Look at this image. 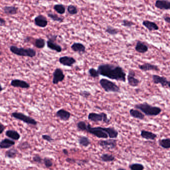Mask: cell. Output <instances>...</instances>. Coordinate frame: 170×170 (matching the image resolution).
<instances>
[{
    "label": "cell",
    "mask_w": 170,
    "mask_h": 170,
    "mask_svg": "<svg viewBox=\"0 0 170 170\" xmlns=\"http://www.w3.org/2000/svg\"><path fill=\"white\" fill-rule=\"evenodd\" d=\"M97 71L100 75L111 80L122 82L124 83L126 80L125 72L120 66L109 63L101 64L97 67Z\"/></svg>",
    "instance_id": "6da1fadb"
},
{
    "label": "cell",
    "mask_w": 170,
    "mask_h": 170,
    "mask_svg": "<svg viewBox=\"0 0 170 170\" xmlns=\"http://www.w3.org/2000/svg\"><path fill=\"white\" fill-rule=\"evenodd\" d=\"M85 131L101 139H107L109 137L115 139L118 136V131L114 127H92L89 123L87 125Z\"/></svg>",
    "instance_id": "7a4b0ae2"
},
{
    "label": "cell",
    "mask_w": 170,
    "mask_h": 170,
    "mask_svg": "<svg viewBox=\"0 0 170 170\" xmlns=\"http://www.w3.org/2000/svg\"><path fill=\"white\" fill-rule=\"evenodd\" d=\"M135 108L139 110L144 115L147 116H157L160 114L162 110L160 107L158 106H152L147 102H143L141 104H136Z\"/></svg>",
    "instance_id": "3957f363"
},
{
    "label": "cell",
    "mask_w": 170,
    "mask_h": 170,
    "mask_svg": "<svg viewBox=\"0 0 170 170\" xmlns=\"http://www.w3.org/2000/svg\"><path fill=\"white\" fill-rule=\"evenodd\" d=\"M11 52L19 56L35 57L36 55V51L33 48L18 47L16 46L12 45L10 47Z\"/></svg>",
    "instance_id": "277c9868"
},
{
    "label": "cell",
    "mask_w": 170,
    "mask_h": 170,
    "mask_svg": "<svg viewBox=\"0 0 170 170\" xmlns=\"http://www.w3.org/2000/svg\"><path fill=\"white\" fill-rule=\"evenodd\" d=\"M99 83H100V86L106 92H115V93L120 92V87L118 86L116 83L111 81L102 78L100 80Z\"/></svg>",
    "instance_id": "5b68a950"
},
{
    "label": "cell",
    "mask_w": 170,
    "mask_h": 170,
    "mask_svg": "<svg viewBox=\"0 0 170 170\" xmlns=\"http://www.w3.org/2000/svg\"><path fill=\"white\" fill-rule=\"evenodd\" d=\"M87 120L92 122H102L106 124H109L110 122V120L108 118L107 114L105 112L100 113L90 112L87 116Z\"/></svg>",
    "instance_id": "8992f818"
},
{
    "label": "cell",
    "mask_w": 170,
    "mask_h": 170,
    "mask_svg": "<svg viewBox=\"0 0 170 170\" xmlns=\"http://www.w3.org/2000/svg\"><path fill=\"white\" fill-rule=\"evenodd\" d=\"M11 116L12 117L16 118L17 120L21 121L27 125L36 126L38 123L37 121L35 120L34 118H32L30 116H26L22 112L15 111L12 113Z\"/></svg>",
    "instance_id": "52a82bcc"
},
{
    "label": "cell",
    "mask_w": 170,
    "mask_h": 170,
    "mask_svg": "<svg viewBox=\"0 0 170 170\" xmlns=\"http://www.w3.org/2000/svg\"><path fill=\"white\" fill-rule=\"evenodd\" d=\"M57 38V35H50L46 41L47 47L50 50L55 51L57 53H60L62 51V48L60 45L56 42Z\"/></svg>",
    "instance_id": "ba28073f"
},
{
    "label": "cell",
    "mask_w": 170,
    "mask_h": 170,
    "mask_svg": "<svg viewBox=\"0 0 170 170\" xmlns=\"http://www.w3.org/2000/svg\"><path fill=\"white\" fill-rule=\"evenodd\" d=\"M99 145L106 150H113L117 146V140L110 138L109 139L101 140L99 141Z\"/></svg>",
    "instance_id": "9c48e42d"
},
{
    "label": "cell",
    "mask_w": 170,
    "mask_h": 170,
    "mask_svg": "<svg viewBox=\"0 0 170 170\" xmlns=\"http://www.w3.org/2000/svg\"><path fill=\"white\" fill-rule=\"evenodd\" d=\"M65 78V75L64 74L63 71L60 68H57L55 69L53 73V79L52 83L53 85H57L62 82Z\"/></svg>",
    "instance_id": "30bf717a"
},
{
    "label": "cell",
    "mask_w": 170,
    "mask_h": 170,
    "mask_svg": "<svg viewBox=\"0 0 170 170\" xmlns=\"http://www.w3.org/2000/svg\"><path fill=\"white\" fill-rule=\"evenodd\" d=\"M136 73L135 71L132 69H130L128 71V75L127 77V82L128 85L132 87H136L140 84V80L135 78Z\"/></svg>",
    "instance_id": "8fae6325"
},
{
    "label": "cell",
    "mask_w": 170,
    "mask_h": 170,
    "mask_svg": "<svg viewBox=\"0 0 170 170\" xmlns=\"http://www.w3.org/2000/svg\"><path fill=\"white\" fill-rule=\"evenodd\" d=\"M59 63L64 66L71 67L76 63V60L74 57L68 56H64L59 58Z\"/></svg>",
    "instance_id": "7c38bea8"
},
{
    "label": "cell",
    "mask_w": 170,
    "mask_h": 170,
    "mask_svg": "<svg viewBox=\"0 0 170 170\" xmlns=\"http://www.w3.org/2000/svg\"><path fill=\"white\" fill-rule=\"evenodd\" d=\"M11 86L15 87H20L21 89H28L31 87L30 84L24 80L20 79H14L12 80L11 84Z\"/></svg>",
    "instance_id": "4fadbf2b"
},
{
    "label": "cell",
    "mask_w": 170,
    "mask_h": 170,
    "mask_svg": "<svg viewBox=\"0 0 170 170\" xmlns=\"http://www.w3.org/2000/svg\"><path fill=\"white\" fill-rule=\"evenodd\" d=\"M35 25L38 27L45 28L48 25V21L43 15H40L36 17L34 19Z\"/></svg>",
    "instance_id": "5bb4252c"
},
{
    "label": "cell",
    "mask_w": 170,
    "mask_h": 170,
    "mask_svg": "<svg viewBox=\"0 0 170 170\" xmlns=\"http://www.w3.org/2000/svg\"><path fill=\"white\" fill-rule=\"evenodd\" d=\"M71 116L70 112L63 109H60L56 113V117L64 121L69 120Z\"/></svg>",
    "instance_id": "9a60e30c"
},
{
    "label": "cell",
    "mask_w": 170,
    "mask_h": 170,
    "mask_svg": "<svg viewBox=\"0 0 170 170\" xmlns=\"http://www.w3.org/2000/svg\"><path fill=\"white\" fill-rule=\"evenodd\" d=\"M152 80L155 84H160L163 87L168 86V80L164 76H160L158 75H153Z\"/></svg>",
    "instance_id": "2e32d148"
},
{
    "label": "cell",
    "mask_w": 170,
    "mask_h": 170,
    "mask_svg": "<svg viewBox=\"0 0 170 170\" xmlns=\"http://www.w3.org/2000/svg\"><path fill=\"white\" fill-rule=\"evenodd\" d=\"M71 50L79 54H84L86 52V48L83 44L80 42H74L71 46Z\"/></svg>",
    "instance_id": "e0dca14e"
},
{
    "label": "cell",
    "mask_w": 170,
    "mask_h": 170,
    "mask_svg": "<svg viewBox=\"0 0 170 170\" xmlns=\"http://www.w3.org/2000/svg\"><path fill=\"white\" fill-rule=\"evenodd\" d=\"M138 68H139L141 70L144 72L149 71H159L160 70L159 67L157 66L149 63H145L141 65H139L138 66Z\"/></svg>",
    "instance_id": "ac0fdd59"
},
{
    "label": "cell",
    "mask_w": 170,
    "mask_h": 170,
    "mask_svg": "<svg viewBox=\"0 0 170 170\" xmlns=\"http://www.w3.org/2000/svg\"><path fill=\"white\" fill-rule=\"evenodd\" d=\"M16 144L15 141L9 138H5L0 141V149H10Z\"/></svg>",
    "instance_id": "d6986e66"
},
{
    "label": "cell",
    "mask_w": 170,
    "mask_h": 170,
    "mask_svg": "<svg viewBox=\"0 0 170 170\" xmlns=\"http://www.w3.org/2000/svg\"><path fill=\"white\" fill-rule=\"evenodd\" d=\"M155 6L160 10H170V1L168 0H157Z\"/></svg>",
    "instance_id": "ffe728a7"
},
{
    "label": "cell",
    "mask_w": 170,
    "mask_h": 170,
    "mask_svg": "<svg viewBox=\"0 0 170 170\" xmlns=\"http://www.w3.org/2000/svg\"><path fill=\"white\" fill-rule=\"evenodd\" d=\"M149 50L148 46L146 45L144 42H142L141 41H137L136 42L135 46V50L138 53L144 54L146 53Z\"/></svg>",
    "instance_id": "44dd1931"
},
{
    "label": "cell",
    "mask_w": 170,
    "mask_h": 170,
    "mask_svg": "<svg viewBox=\"0 0 170 170\" xmlns=\"http://www.w3.org/2000/svg\"><path fill=\"white\" fill-rule=\"evenodd\" d=\"M5 135L7 137L14 141L19 140L21 137L20 133L15 130H7L5 132Z\"/></svg>",
    "instance_id": "7402d4cb"
},
{
    "label": "cell",
    "mask_w": 170,
    "mask_h": 170,
    "mask_svg": "<svg viewBox=\"0 0 170 170\" xmlns=\"http://www.w3.org/2000/svg\"><path fill=\"white\" fill-rule=\"evenodd\" d=\"M2 11L6 15L12 16L17 14L19 11V8L13 6H7L2 7Z\"/></svg>",
    "instance_id": "603a6c76"
},
{
    "label": "cell",
    "mask_w": 170,
    "mask_h": 170,
    "mask_svg": "<svg viewBox=\"0 0 170 170\" xmlns=\"http://www.w3.org/2000/svg\"><path fill=\"white\" fill-rule=\"evenodd\" d=\"M141 136L144 139L150 140H154L157 137V135L155 133L148 131L142 130L141 131Z\"/></svg>",
    "instance_id": "cb8c5ba5"
},
{
    "label": "cell",
    "mask_w": 170,
    "mask_h": 170,
    "mask_svg": "<svg viewBox=\"0 0 170 170\" xmlns=\"http://www.w3.org/2000/svg\"><path fill=\"white\" fill-rule=\"evenodd\" d=\"M130 114L131 117L138 120H143L145 118V115L144 113L137 109H130Z\"/></svg>",
    "instance_id": "d4e9b609"
},
{
    "label": "cell",
    "mask_w": 170,
    "mask_h": 170,
    "mask_svg": "<svg viewBox=\"0 0 170 170\" xmlns=\"http://www.w3.org/2000/svg\"><path fill=\"white\" fill-rule=\"evenodd\" d=\"M142 25L144 26L146 28H147L150 31H158L159 30V27L158 25L156 24L155 22L149 21H144L142 22Z\"/></svg>",
    "instance_id": "484cf974"
},
{
    "label": "cell",
    "mask_w": 170,
    "mask_h": 170,
    "mask_svg": "<svg viewBox=\"0 0 170 170\" xmlns=\"http://www.w3.org/2000/svg\"><path fill=\"white\" fill-rule=\"evenodd\" d=\"M19 154V151L16 148H12L8 149L5 153V157L9 159H15Z\"/></svg>",
    "instance_id": "4316f807"
},
{
    "label": "cell",
    "mask_w": 170,
    "mask_h": 170,
    "mask_svg": "<svg viewBox=\"0 0 170 170\" xmlns=\"http://www.w3.org/2000/svg\"><path fill=\"white\" fill-rule=\"evenodd\" d=\"M78 143L82 146L84 147H87L90 145L91 142L90 139L85 136H81L79 137L78 139Z\"/></svg>",
    "instance_id": "83f0119b"
},
{
    "label": "cell",
    "mask_w": 170,
    "mask_h": 170,
    "mask_svg": "<svg viewBox=\"0 0 170 170\" xmlns=\"http://www.w3.org/2000/svg\"><path fill=\"white\" fill-rule=\"evenodd\" d=\"M46 41L45 39L42 38H36L34 41L33 45L36 48L43 49L45 46Z\"/></svg>",
    "instance_id": "f1b7e54d"
},
{
    "label": "cell",
    "mask_w": 170,
    "mask_h": 170,
    "mask_svg": "<svg viewBox=\"0 0 170 170\" xmlns=\"http://www.w3.org/2000/svg\"><path fill=\"white\" fill-rule=\"evenodd\" d=\"M101 159L102 161L104 162H111L114 161L116 158L112 154L104 153L101 156Z\"/></svg>",
    "instance_id": "f546056e"
},
{
    "label": "cell",
    "mask_w": 170,
    "mask_h": 170,
    "mask_svg": "<svg viewBox=\"0 0 170 170\" xmlns=\"http://www.w3.org/2000/svg\"><path fill=\"white\" fill-rule=\"evenodd\" d=\"M159 145L164 149H170V138H164L159 140Z\"/></svg>",
    "instance_id": "4dcf8cb0"
},
{
    "label": "cell",
    "mask_w": 170,
    "mask_h": 170,
    "mask_svg": "<svg viewBox=\"0 0 170 170\" xmlns=\"http://www.w3.org/2000/svg\"><path fill=\"white\" fill-rule=\"evenodd\" d=\"M53 9L58 14L63 15L66 11L65 7L62 4H56L53 7Z\"/></svg>",
    "instance_id": "1f68e13d"
},
{
    "label": "cell",
    "mask_w": 170,
    "mask_h": 170,
    "mask_svg": "<svg viewBox=\"0 0 170 170\" xmlns=\"http://www.w3.org/2000/svg\"><path fill=\"white\" fill-rule=\"evenodd\" d=\"M47 16L50 19H51L53 21H57L58 22H62L64 21V19L63 17H59L54 13L50 12V13L47 14Z\"/></svg>",
    "instance_id": "d6a6232c"
},
{
    "label": "cell",
    "mask_w": 170,
    "mask_h": 170,
    "mask_svg": "<svg viewBox=\"0 0 170 170\" xmlns=\"http://www.w3.org/2000/svg\"><path fill=\"white\" fill-rule=\"evenodd\" d=\"M105 32L111 35H116L119 33V30L111 26H107L105 30Z\"/></svg>",
    "instance_id": "836d02e7"
},
{
    "label": "cell",
    "mask_w": 170,
    "mask_h": 170,
    "mask_svg": "<svg viewBox=\"0 0 170 170\" xmlns=\"http://www.w3.org/2000/svg\"><path fill=\"white\" fill-rule=\"evenodd\" d=\"M88 74L90 77H91L92 78H94V79L99 78L100 76L99 71L94 68H90L88 70Z\"/></svg>",
    "instance_id": "e575fe53"
},
{
    "label": "cell",
    "mask_w": 170,
    "mask_h": 170,
    "mask_svg": "<svg viewBox=\"0 0 170 170\" xmlns=\"http://www.w3.org/2000/svg\"><path fill=\"white\" fill-rule=\"evenodd\" d=\"M129 168L131 170H144V166L139 163H134L130 165Z\"/></svg>",
    "instance_id": "d590c367"
},
{
    "label": "cell",
    "mask_w": 170,
    "mask_h": 170,
    "mask_svg": "<svg viewBox=\"0 0 170 170\" xmlns=\"http://www.w3.org/2000/svg\"><path fill=\"white\" fill-rule=\"evenodd\" d=\"M31 146L28 142H22L17 146V148L21 150H26L27 149L31 148Z\"/></svg>",
    "instance_id": "8d00e7d4"
},
{
    "label": "cell",
    "mask_w": 170,
    "mask_h": 170,
    "mask_svg": "<svg viewBox=\"0 0 170 170\" xmlns=\"http://www.w3.org/2000/svg\"><path fill=\"white\" fill-rule=\"evenodd\" d=\"M67 12L70 15H75L78 13V9L74 5H70L67 7Z\"/></svg>",
    "instance_id": "74e56055"
},
{
    "label": "cell",
    "mask_w": 170,
    "mask_h": 170,
    "mask_svg": "<svg viewBox=\"0 0 170 170\" xmlns=\"http://www.w3.org/2000/svg\"><path fill=\"white\" fill-rule=\"evenodd\" d=\"M43 163L46 168L52 167L53 163L52 160L48 157H45L43 159Z\"/></svg>",
    "instance_id": "f35d334b"
},
{
    "label": "cell",
    "mask_w": 170,
    "mask_h": 170,
    "mask_svg": "<svg viewBox=\"0 0 170 170\" xmlns=\"http://www.w3.org/2000/svg\"><path fill=\"white\" fill-rule=\"evenodd\" d=\"M32 161L35 163H37V164H42L43 163V159L38 154H35L32 158Z\"/></svg>",
    "instance_id": "ab89813d"
},
{
    "label": "cell",
    "mask_w": 170,
    "mask_h": 170,
    "mask_svg": "<svg viewBox=\"0 0 170 170\" xmlns=\"http://www.w3.org/2000/svg\"><path fill=\"white\" fill-rule=\"evenodd\" d=\"M122 25L125 27H131L135 26V24L132 21H130L128 20H123L122 21Z\"/></svg>",
    "instance_id": "60d3db41"
},
{
    "label": "cell",
    "mask_w": 170,
    "mask_h": 170,
    "mask_svg": "<svg viewBox=\"0 0 170 170\" xmlns=\"http://www.w3.org/2000/svg\"><path fill=\"white\" fill-rule=\"evenodd\" d=\"M79 95L85 99H87L91 96V93L87 91H81L79 92Z\"/></svg>",
    "instance_id": "b9f144b4"
},
{
    "label": "cell",
    "mask_w": 170,
    "mask_h": 170,
    "mask_svg": "<svg viewBox=\"0 0 170 170\" xmlns=\"http://www.w3.org/2000/svg\"><path fill=\"white\" fill-rule=\"evenodd\" d=\"M41 137H42V139H43L44 140L48 142H50V143L52 142L54 140V139L52 138V137H51L50 135H42Z\"/></svg>",
    "instance_id": "7bdbcfd3"
},
{
    "label": "cell",
    "mask_w": 170,
    "mask_h": 170,
    "mask_svg": "<svg viewBox=\"0 0 170 170\" xmlns=\"http://www.w3.org/2000/svg\"><path fill=\"white\" fill-rule=\"evenodd\" d=\"M6 25V21L5 19L2 17H0V26H5Z\"/></svg>",
    "instance_id": "ee69618b"
},
{
    "label": "cell",
    "mask_w": 170,
    "mask_h": 170,
    "mask_svg": "<svg viewBox=\"0 0 170 170\" xmlns=\"http://www.w3.org/2000/svg\"><path fill=\"white\" fill-rule=\"evenodd\" d=\"M6 129V126L2 123H0V135H2Z\"/></svg>",
    "instance_id": "f6af8a7d"
},
{
    "label": "cell",
    "mask_w": 170,
    "mask_h": 170,
    "mask_svg": "<svg viewBox=\"0 0 170 170\" xmlns=\"http://www.w3.org/2000/svg\"><path fill=\"white\" fill-rule=\"evenodd\" d=\"M66 161L69 163H77L76 160L75 159L73 158H68L66 159Z\"/></svg>",
    "instance_id": "bcb514c9"
},
{
    "label": "cell",
    "mask_w": 170,
    "mask_h": 170,
    "mask_svg": "<svg viewBox=\"0 0 170 170\" xmlns=\"http://www.w3.org/2000/svg\"><path fill=\"white\" fill-rule=\"evenodd\" d=\"M164 20L167 23L170 24V17H164Z\"/></svg>",
    "instance_id": "7dc6e473"
},
{
    "label": "cell",
    "mask_w": 170,
    "mask_h": 170,
    "mask_svg": "<svg viewBox=\"0 0 170 170\" xmlns=\"http://www.w3.org/2000/svg\"><path fill=\"white\" fill-rule=\"evenodd\" d=\"M31 38H31V37H28V36H27V37H26V38H25V40H24V41H25V42H29L31 41Z\"/></svg>",
    "instance_id": "c3c4849f"
},
{
    "label": "cell",
    "mask_w": 170,
    "mask_h": 170,
    "mask_svg": "<svg viewBox=\"0 0 170 170\" xmlns=\"http://www.w3.org/2000/svg\"><path fill=\"white\" fill-rule=\"evenodd\" d=\"M62 151H63V153H64V155H68L69 152H68V151L67 150V149H63V150H62Z\"/></svg>",
    "instance_id": "681fc988"
},
{
    "label": "cell",
    "mask_w": 170,
    "mask_h": 170,
    "mask_svg": "<svg viewBox=\"0 0 170 170\" xmlns=\"http://www.w3.org/2000/svg\"><path fill=\"white\" fill-rule=\"evenodd\" d=\"M3 90H4L3 87L2 86L1 84H0V92H1Z\"/></svg>",
    "instance_id": "f907efd6"
},
{
    "label": "cell",
    "mask_w": 170,
    "mask_h": 170,
    "mask_svg": "<svg viewBox=\"0 0 170 170\" xmlns=\"http://www.w3.org/2000/svg\"><path fill=\"white\" fill-rule=\"evenodd\" d=\"M116 170H126L125 169H124V168H118V169H117Z\"/></svg>",
    "instance_id": "816d5d0a"
},
{
    "label": "cell",
    "mask_w": 170,
    "mask_h": 170,
    "mask_svg": "<svg viewBox=\"0 0 170 170\" xmlns=\"http://www.w3.org/2000/svg\"><path fill=\"white\" fill-rule=\"evenodd\" d=\"M168 87H169V88H170V80L169 81V82H168Z\"/></svg>",
    "instance_id": "f5cc1de1"
},
{
    "label": "cell",
    "mask_w": 170,
    "mask_h": 170,
    "mask_svg": "<svg viewBox=\"0 0 170 170\" xmlns=\"http://www.w3.org/2000/svg\"><path fill=\"white\" fill-rule=\"evenodd\" d=\"M2 55V52L0 51V56L1 55Z\"/></svg>",
    "instance_id": "db71d44e"
}]
</instances>
